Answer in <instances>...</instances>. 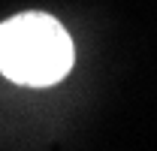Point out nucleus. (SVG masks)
I'll use <instances>...</instances> for the list:
<instances>
[{
  "label": "nucleus",
  "mask_w": 157,
  "mask_h": 151,
  "mask_svg": "<svg viewBox=\"0 0 157 151\" xmlns=\"http://www.w3.org/2000/svg\"><path fill=\"white\" fill-rule=\"evenodd\" d=\"M73 67V39L60 21L27 12L0 24V73L18 85H55Z\"/></svg>",
  "instance_id": "obj_1"
}]
</instances>
